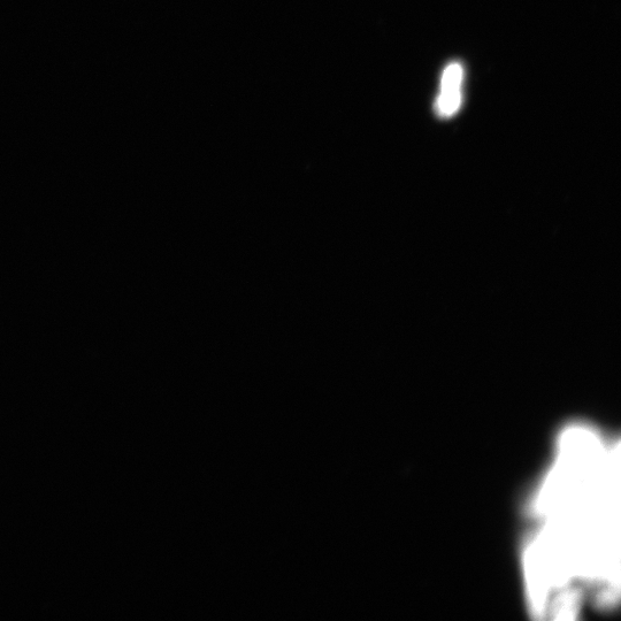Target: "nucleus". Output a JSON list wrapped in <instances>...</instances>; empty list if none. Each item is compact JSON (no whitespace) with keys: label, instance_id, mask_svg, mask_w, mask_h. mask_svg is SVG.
Listing matches in <instances>:
<instances>
[{"label":"nucleus","instance_id":"obj_1","mask_svg":"<svg viewBox=\"0 0 621 621\" xmlns=\"http://www.w3.org/2000/svg\"><path fill=\"white\" fill-rule=\"evenodd\" d=\"M464 80V68L462 64L450 63L444 69L441 82V92L436 99L435 109L441 118H450L455 115L462 106V84Z\"/></svg>","mask_w":621,"mask_h":621}]
</instances>
